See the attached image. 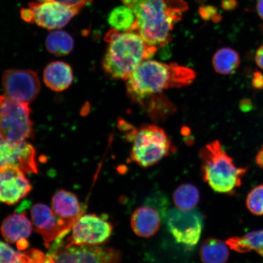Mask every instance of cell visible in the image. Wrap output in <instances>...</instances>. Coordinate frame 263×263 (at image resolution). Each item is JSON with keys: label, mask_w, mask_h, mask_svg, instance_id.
Returning a JSON list of instances; mask_svg holds the SVG:
<instances>
[{"label": "cell", "mask_w": 263, "mask_h": 263, "mask_svg": "<svg viewBox=\"0 0 263 263\" xmlns=\"http://www.w3.org/2000/svg\"><path fill=\"white\" fill-rule=\"evenodd\" d=\"M136 18V31L151 47L159 48L170 41L171 32L187 5L183 0H121Z\"/></svg>", "instance_id": "obj_1"}, {"label": "cell", "mask_w": 263, "mask_h": 263, "mask_svg": "<svg viewBox=\"0 0 263 263\" xmlns=\"http://www.w3.org/2000/svg\"><path fill=\"white\" fill-rule=\"evenodd\" d=\"M195 78V73L192 69L149 59L127 79V91L133 100L140 102L167 88L186 86Z\"/></svg>", "instance_id": "obj_2"}, {"label": "cell", "mask_w": 263, "mask_h": 263, "mask_svg": "<svg viewBox=\"0 0 263 263\" xmlns=\"http://www.w3.org/2000/svg\"><path fill=\"white\" fill-rule=\"evenodd\" d=\"M108 43L103 67L111 78L127 80L143 62L156 53L157 48L151 47L138 32L111 30L107 33Z\"/></svg>", "instance_id": "obj_3"}, {"label": "cell", "mask_w": 263, "mask_h": 263, "mask_svg": "<svg viewBox=\"0 0 263 263\" xmlns=\"http://www.w3.org/2000/svg\"><path fill=\"white\" fill-rule=\"evenodd\" d=\"M203 180L215 192L230 194L241 185L248 168L238 167L218 140L207 144L200 151Z\"/></svg>", "instance_id": "obj_4"}, {"label": "cell", "mask_w": 263, "mask_h": 263, "mask_svg": "<svg viewBox=\"0 0 263 263\" xmlns=\"http://www.w3.org/2000/svg\"><path fill=\"white\" fill-rule=\"evenodd\" d=\"M130 159L143 167L154 165L169 155L172 144L165 132L156 125L141 127L133 136Z\"/></svg>", "instance_id": "obj_5"}, {"label": "cell", "mask_w": 263, "mask_h": 263, "mask_svg": "<svg viewBox=\"0 0 263 263\" xmlns=\"http://www.w3.org/2000/svg\"><path fill=\"white\" fill-rule=\"evenodd\" d=\"M29 103L0 96V136L12 143L24 142L32 133Z\"/></svg>", "instance_id": "obj_6"}, {"label": "cell", "mask_w": 263, "mask_h": 263, "mask_svg": "<svg viewBox=\"0 0 263 263\" xmlns=\"http://www.w3.org/2000/svg\"><path fill=\"white\" fill-rule=\"evenodd\" d=\"M70 230L71 234L65 242L59 238L55 240L51 246L100 245L110 238L113 227L103 217L89 214L80 217Z\"/></svg>", "instance_id": "obj_7"}, {"label": "cell", "mask_w": 263, "mask_h": 263, "mask_svg": "<svg viewBox=\"0 0 263 263\" xmlns=\"http://www.w3.org/2000/svg\"><path fill=\"white\" fill-rule=\"evenodd\" d=\"M50 255L54 263H119L120 251L98 246L50 247Z\"/></svg>", "instance_id": "obj_8"}, {"label": "cell", "mask_w": 263, "mask_h": 263, "mask_svg": "<svg viewBox=\"0 0 263 263\" xmlns=\"http://www.w3.org/2000/svg\"><path fill=\"white\" fill-rule=\"evenodd\" d=\"M167 230L176 241L187 248L198 243L203 229V218L197 210L173 209L166 215Z\"/></svg>", "instance_id": "obj_9"}, {"label": "cell", "mask_w": 263, "mask_h": 263, "mask_svg": "<svg viewBox=\"0 0 263 263\" xmlns=\"http://www.w3.org/2000/svg\"><path fill=\"white\" fill-rule=\"evenodd\" d=\"M2 82L6 96L23 103H29L34 100L41 89L37 74L29 70H6Z\"/></svg>", "instance_id": "obj_10"}, {"label": "cell", "mask_w": 263, "mask_h": 263, "mask_svg": "<svg viewBox=\"0 0 263 263\" xmlns=\"http://www.w3.org/2000/svg\"><path fill=\"white\" fill-rule=\"evenodd\" d=\"M31 213L35 232L42 236L48 248L55 240L68 235L74 224L59 218L52 209L44 203L33 206Z\"/></svg>", "instance_id": "obj_11"}, {"label": "cell", "mask_w": 263, "mask_h": 263, "mask_svg": "<svg viewBox=\"0 0 263 263\" xmlns=\"http://www.w3.org/2000/svg\"><path fill=\"white\" fill-rule=\"evenodd\" d=\"M28 6L34 24L48 30L65 27L81 10L53 2H33Z\"/></svg>", "instance_id": "obj_12"}, {"label": "cell", "mask_w": 263, "mask_h": 263, "mask_svg": "<svg viewBox=\"0 0 263 263\" xmlns=\"http://www.w3.org/2000/svg\"><path fill=\"white\" fill-rule=\"evenodd\" d=\"M35 156L34 147L26 141L12 143L0 140V169L14 167L25 173H37Z\"/></svg>", "instance_id": "obj_13"}, {"label": "cell", "mask_w": 263, "mask_h": 263, "mask_svg": "<svg viewBox=\"0 0 263 263\" xmlns=\"http://www.w3.org/2000/svg\"><path fill=\"white\" fill-rule=\"evenodd\" d=\"M160 199L156 196L147 200L146 204L139 207L132 215V229L137 236L150 238L159 231L162 218L166 211L164 207L159 206L161 203L166 202L164 200L160 203Z\"/></svg>", "instance_id": "obj_14"}, {"label": "cell", "mask_w": 263, "mask_h": 263, "mask_svg": "<svg viewBox=\"0 0 263 263\" xmlns=\"http://www.w3.org/2000/svg\"><path fill=\"white\" fill-rule=\"evenodd\" d=\"M25 174L14 167L0 169V202L14 205L28 195L32 186Z\"/></svg>", "instance_id": "obj_15"}, {"label": "cell", "mask_w": 263, "mask_h": 263, "mask_svg": "<svg viewBox=\"0 0 263 263\" xmlns=\"http://www.w3.org/2000/svg\"><path fill=\"white\" fill-rule=\"evenodd\" d=\"M32 223L26 213L12 214L5 218L2 223L1 232L6 241L14 244L20 250L28 248L27 239L32 232Z\"/></svg>", "instance_id": "obj_16"}, {"label": "cell", "mask_w": 263, "mask_h": 263, "mask_svg": "<svg viewBox=\"0 0 263 263\" xmlns=\"http://www.w3.org/2000/svg\"><path fill=\"white\" fill-rule=\"evenodd\" d=\"M52 210L59 218L73 223L84 213L77 196L64 190L59 191L52 197Z\"/></svg>", "instance_id": "obj_17"}, {"label": "cell", "mask_w": 263, "mask_h": 263, "mask_svg": "<svg viewBox=\"0 0 263 263\" xmlns=\"http://www.w3.org/2000/svg\"><path fill=\"white\" fill-rule=\"evenodd\" d=\"M44 80L52 90L62 91L70 87L73 82V71L70 66L65 62H52L45 69Z\"/></svg>", "instance_id": "obj_18"}, {"label": "cell", "mask_w": 263, "mask_h": 263, "mask_svg": "<svg viewBox=\"0 0 263 263\" xmlns=\"http://www.w3.org/2000/svg\"><path fill=\"white\" fill-rule=\"evenodd\" d=\"M226 242L230 249L239 254L254 251L263 257V230L249 232L242 236H233Z\"/></svg>", "instance_id": "obj_19"}, {"label": "cell", "mask_w": 263, "mask_h": 263, "mask_svg": "<svg viewBox=\"0 0 263 263\" xmlns=\"http://www.w3.org/2000/svg\"><path fill=\"white\" fill-rule=\"evenodd\" d=\"M229 248L221 239H207L200 247V259L203 263H226L229 258Z\"/></svg>", "instance_id": "obj_20"}, {"label": "cell", "mask_w": 263, "mask_h": 263, "mask_svg": "<svg viewBox=\"0 0 263 263\" xmlns=\"http://www.w3.org/2000/svg\"><path fill=\"white\" fill-rule=\"evenodd\" d=\"M241 64V58L237 51L229 47L216 51L212 59V64L216 73L222 75L234 73Z\"/></svg>", "instance_id": "obj_21"}, {"label": "cell", "mask_w": 263, "mask_h": 263, "mask_svg": "<svg viewBox=\"0 0 263 263\" xmlns=\"http://www.w3.org/2000/svg\"><path fill=\"white\" fill-rule=\"evenodd\" d=\"M107 21L111 28L117 31H136V18L134 13L126 5L118 6L111 11Z\"/></svg>", "instance_id": "obj_22"}, {"label": "cell", "mask_w": 263, "mask_h": 263, "mask_svg": "<svg viewBox=\"0 0 263 263\" xmlns=\"http://www.w3.org/2000/svg\"><path fill=\"white\" fill-rule=\"evenodd\" d=\"M46 47L50 53L57 57L68 55L73 50L74 40L67 32L54 31L49 33L45 42Z\"/></svg>", "instance_id": "obj_23"}, {"label": "cell", "mask_w": 263, "mask_h": 263, "mask_svg": "<svg viewBox=\"0 0 263 263\" xmlns=\"http://www.w3.org/2000/svg\"><path fill=\"white\" fill-rule=\"evenodd\" d=\"M200 200L198 189L191 184H183L177 188L173 194V200L180 210H192Z\"/></svg>", "instance_id": "obj_24"}, {"label": "cell", "mask_w": 263, "mask_h": 263, "mask_svg": "<svg viewBox=\"0 0 263 263\" xmlns=\"http://www.w3.org/2000/svg\"><path fill=\"white\" fill-rule=\"evenodd\" d=\"M246 206L252 214L263 216V185L254 187L246 198Z\"/></svg>", "instance_id": "obj_25"}, {"label": "cell", "mask_w": 263, "mask_h": 263, "mask_svg": "<svg viewBox=\"0 0 263 263\" xmlns=\"http://www.w3.org/2000/svg\"><path fill=\"white\" fill-rule=\"evenodd\" d=\"M21 255L9 245L0 241V263H18Z\"/></svg>", "instance_id": "obj_26"}, {"label": "cell", "mask_w": 263, "mask_h": 263, "mask_svg": "<svg viewBox=\"0 0 263 263\" xmlns=\"http://www.w3.org/2000/svg\"><path fill=\"white\" fill-rule=\"evenodd\" d=\"M37 2H53L61 3V4L82 9L85 5L89 4L93 0H35Z\"/></svg>", "instance_id": "obj_27"}, {"label": "cell", "mask_w": 263, "mask_h": 263, "mask_svg": "<svg viewBox=\"0 0 263 263\" xmlns=\"http://www.w3.org/2000/svg\"><path fill=\"white\" fill-rule=\"evenodd\" d=\"M252 84L255 90H263V73L259 71H255L253 74Z\"/></svg>", "instance_id": "obj_28"}, {"label": "cell", "mask_w": 263, "mask_h": 263, "mask_svg": "<svg viewBox=\"0 0 263 263\" xmlns=\"http://www.w3.org/2000/svg\"><path fill=\"white\" fill-rule=\"evenodd\" d=\"M21 16L23 21L28 24H34V15H33L31 9L28 8H22L21 10Z\"/></svg>", "instance_id": "obj_29"}, {"label": "cell", "mask_w": 263, "mask_h": 263, "mask_svg": "<svg viewBox=\"0 0 263 263\" xmlns=\"http://www.w3.org/2000/svg\"><path fill=\"white\" fill-rule=\"evenodd\" d=\"M255 60L258 67L263 70V45H261L256 50Z\"/></svg>", "instance_id": "obj_30"}, {"label": "cell", "mask_w": 263, "mask_h": 263, "mask_svg": "<svg viewBox=\"0 0 263 263\" xmlns=\"http://www.w3.org/2000/svg\"><path fill=\"white\" fill-rule=\"evenodd\" d=\"M239 108L244 112H248L253 108V103L249 99H243L239 103Z\"/></svg>", "instance_id": "obj_31"}, {"label": "cell", "mask_w": 263, "mask_h": 263, "mask_svg": "<svg viewBox=\"0 0 263 263\" xmlns=\"http://www.w3.org/2000/svg\"><path fill=\"white\" fill-rule=\"evenodd\" d=\"M238 3L236 0H222V6L223 9L231 11L238 7Z\"/></svg>", "instance_id": "obj_32"}, {"label": "cell", "mask_w": 263, "mask_h": 263, "mask_svg": "<svg viewBox=\"0 0 263 263\" xmlns=\"http://www.w3.org/2000/svg\"><path fill=\"white\" fill-rule=\"evenodd\" d=\"M255 162L259 167L263 169V145L261 149L258 151L257 154H256Z\"/></svg>", "instance_id": "obj_33"}, {"label": "cell", "mask_w": 263, "mask_h": 263, "mask_svg": "<svg viewBox=\"0 0 263 263\" xmlns=\"http://www.w3.org/2000/svg\"><path fill=\"white\" fill-rule=\"evenodd\" d=\"M256 9L259 17L263 21V0H258L256 3Z\"/></svg>", "instance_id": "obj_34"}, {"label": "cell", "mask_w": 263, "mask_h": 263, "mask_svg": "<svg viewBox=\"0 0 263 263\" xmlns=\"http://www.w3.org/2000/svg\"><path fill=\"white\" fill-rule=\"evenodd\" d=\"M18 263H29V262H28L27 261H26L25 259L23 258L22 257V255H21V260H20V261Z\"/></svg>", "instance_id": "obj_35"}, {"label": "cell", "mask_w": 263, "mask_h": 263, "mask_svg": "<svg viewBox=\"0 0 263 263\" xmlns=\"http://www.w3.org/2000/svg\"><path fill=\"white\" fill-rule=\"evenodd\" d=\"M3 140V139H2V138L1 137V136H0V140Z\"/></svg>", "instance_id": "obj_36"}]
</instances>
